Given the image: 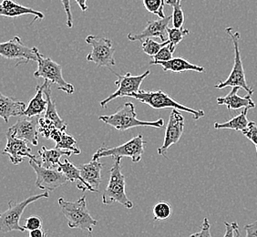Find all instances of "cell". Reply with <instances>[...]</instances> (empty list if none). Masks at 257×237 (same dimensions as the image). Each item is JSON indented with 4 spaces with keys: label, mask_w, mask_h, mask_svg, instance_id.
Segmentation results:
<instances>
[{
    "label": "cell",
    "mask_w": 257,
    "mask_h": 237,
    "mask_svg": "<svg viewBox=\"0 0 257 237\" xmlns=\"http://www.w3.org/2000/svg\"><path fill=\"white\" fill-rule=\"evenodd\" d=\"M7 137V144L3 151V154L8 155L10 159V162L14 165H18L24 162L25 158L33 159L37 161L34 154L31 153V149L28 146V142L23 139L18 138L7 131L6 133Z\"/></svg>",
    "instance_id": "cell-14"
},
{
    "label": "cell",
    "mask_w": 257,
    "mask_h": 237,
    "mask_svg": "<svg viewBox=\"0 0 257 237\" xmlns=\"http://www.w3.org/2000/svg\"><path fill=\"white\" fill-rule=\"evenodd\" d=\"M250 108H243L241 113L233 117V118L229 120L225 123L220 124V123H215L213 124V128L216 130H233L236 132H242L248 126V124L250 121H248L247 113Z\"/></svg>",
    "instance_id": "cell-27"
},
{
    "label": "cell",
    "mask_w": 257,
    "mask_h": 237,
    "mask_svg": "<svg viewBox=\"0 0 257 237\" xmlns=\"http://www.w3.org/2000/svg\"><path fill=\"white\" fill-rule=\"evenodd\" d=\"M58 169L60 170V172L64 173L66 177L69 179V181L77 182V187L80 191H82V192L89 191L92 193H97L94 189L89 185V183H86V181L81 176L79 167H76L74 164L70 163L68 159H65L63 163H60V166Z\"/></svg>",
    "instance_id": "cell-23"
},
{
    "label": "cell",
    "mask_w": 257,
    "mask_h": 237,
    "mask_svg": "<svg viewBox=\"0 0 257 237\" xmlns=\"http://www.w3.org/2000/svg\"><path fill=\"white\" fill-rule=\"evenodd\" d=\"M99 120L103 122L104 124H108L116 130L122 132L136 127L162 128L164 125L163 118H159L157 121L153 122H144L138 120L137 112L133 102H126L115 113L99 116Z\"/></svg>",
    "instance_id": "cell-2"
},
{
    "label": "cell",
    "mask_w": 257,
    "mask_h": 237,
    "mask_svg": "<svg viewBox=\"0 0 257 237\" xmlns=\"http://www.w3.org/2000/svg\"><path fill=\"white\" fill-rule=\"evenodd\" d=\"M184 131V118L179 109H173L170 114L168 124L165 130L163 144L158 149V154L167 157L169 148L173 144H178L180 139L183 136Z\"/></svg>",
    "instance_id": "cell-13"
},
{
    "label": "cell",
    "mask_w": 257,
    "mask_h": 237,
    "mask_svg": "<svg viewBox=\"0 0 257 237\" xmlns=\"http://www.w3.org/2000/svg\"><path fill=\"white\" fill-rule=\"evenodd\" d=\"M44 83L42 85H37L36 87V94L31 99L29 105L27 106L25 112L23 116L27 117H36L41 114L45 113L47 106H48V99L47 97H43L44 94Z\"/></svg>",
    "instance_id": "cell-24"
},
{
    "label": "cell",
    "mask_w": 257,
    "mask_h": 237,
    "mask_svg": "<svg viewBox=\"0 0 257 237\" xmlns=\"http://www.w3.org/2000/svg\"><path fill=\"white\" fill-rule=\"evenodd\" d=\"M176 48H177V46L171 43L169 40L168 43L165 46H163L158 53L154 56V60L155 61H168L170 59H173V55L176 50Z\"/></svg>",
    "instance_id": "cell-32"
},
{
    "label": "cell",
    "mask_w": 257,
    "mask_h": 237,
    "mask_svg": "<svg viewBox=\"0 0 257 237\" xmlns=\"http://www.w3.org/2000/svg\"><path fill=\"white\" fill-rule=\"evenodd\" d=\"M210 228H211L210 222L208 221L207 218H204L201 230H200L199 232L193 233L191 236L211 237L212 236V234H211V232H210Z\"/></svg>",
    "instance_id": "cell-38"
},
{
    "label": "cell",
    "mask_w": 257,
    "mask_h": 237,
    "mask_svg": "<svg viewBox=\"0 0 257 237\" xmlns=\"http://www.w3.org/2000/svg\"><path fill=\"white\" fill-rule=\"evenodd\" d=\"M42 220L41 218L37 216V215H33V216H30L27 218L25 220V227L26 231H32L35 229H39V228H42Z\"/></svg>",
    "instance_id": "cell-36"
},
{
    "label": "cell",
    "mask_w": 257,
    "mask_h": 237,
    "mask_svg": "<svg viewBox=\"0 0 257 237\" xmlns=\"http://www.w3.org/2000/svg\"><path fill=\"white\" fill-rule=\"evenodd\" d=\"M74 153L69 150L64 149L57 148L48 149L43 146L39 151V157L36 162L40 163L42 166L46 168L57 169L59 168L60 163V158L62 156L69 157Z\"/></svg>",
    "instance_id": "cell-19"
},
{
    "label": "cell",
    "mask_w": 257,
    "mask_h": 237,
    "mask_svg": "<svg viewBox=\"0 0 257 237\" xmlns=\"http://www.w3.org/2000/svg\"><path fill=\"white\" fill-rule=\"evenodd\" d=\"M240 87H232V90L230 93L227 94L224 97H219L217 98V104L219 106L225 105L227 107L228 110L231 109H243V108H250L253 109L255 108V102L252 99V94H247L244 97H240L238 95Z\"/></svg>",
    "instance_id": "cell-18"
},
{
    "label": "cell",
    "mask_w": 257,
    "mask_h": 237,
    "mask_svg": "<svg viewBox=\"0 0 257 237\" xmlns=\"http://www.w3.org/2000/svg\"><path fill=\"white\" fill-rule=\"evenodd\" d=\"M173 20V16L165 17L164 19L148 21L146 28L139 33H130L127 36L130 41L144 40L149 38H159L163 41L168 40V25Z\"/></svg>",
    "instance_id": "cell-15"
},
{
    "label": "cell",
    "mask_w": 257,
    "mask_h": 237,
    "mask_svg": "<svg viewBox=\"0 0 257 237\" xmlns=\"http://www.w3.org/2000/svg\"><path fill=\"white\" fill-rule=\"evenodd\" d=\"M144 135L138 134L134 138L128 141L127 143L119 145L113 148H107L105 145H102L96 153L93 154V160H99L102 157H120V158H131L134 163L141 162L143 154L144 153L145 146Z\"/></svg>",
    "instance_id": "cell-8"
},
{
    "label": "cell",
    "mask_w": 257,
    "mask_h": 237,
    "mask_svg": "<svg viewBox=\"0 0 257 237\" xmlns=\"http://www.w3.org/2000/svg\"><path fill=\"white\" fill-rule=\"evenodd\" d=\"M144 6L150 13L158 16L160 19L165 18L163 0H144Z\"/></svg>",
    "instance_id": "cell-31"
},
{
    "label": "cell",
    "mask_w": 257,
    "mask_h": 237,
    "mask_svg": "<svg viewBox=\"0 0 257 237\" xmlns=\"http://www.w3.org/2000/svg\"><path fill=\"white\" fill-rule=\"evenodd\" d=\"M75 1H76V3L78 4V6L79 7V9L81 10L82 12L87 11L88 9H89L88 4H87V0H75Z\"/></svg>",
    "instance_id": "cell-42"
},
{
    "label": "cell",
    "mask_w": 257,
    "mask_h": 237,
    "mask_svg": "<svg viewBox=\"0 0 257 237\" xmlns=\"http://www.w3.org/2000/svg\"><path fill=\"white\" fill-rule=\"evenodd\" d=\"M154 217L157 221H163L171 217L173 213V209L171 204L166 202H160L153 208Z\"/></svg>",
    "instance_id": "cell-29"
},
{
    "label": "cell",
    "mask_w": 257,
    "mask_h": 237,
    "mask_svg": "<svg viewBox=\"0 0 257 237\" xmlns=\"http://www.w3.org/2000/svg\"><path fill=\"white\" fill-rule=\"evenodd\" d=\"M182 1L183 0H165V4L173 8V28L177 29L183 28L185 20L182 9Z\"/></svg>",
    "instance_id": "cell-28"
},
{
    "label": "cell",
    "mask_w": 257,
    "mask_h": 237,
    "mask_svg": "<svg viewBox=\"0 0 257 237\" xmlns=\"http://www.w3.org/2000/svg\"><path fill=\"white\" fill-rule=\"evenodd\" d=\"M26 109L27 106L24 102L15 100L12 98L4 96L3 94L0 95V116L4 118L7 124L11 117L23 116Z\"/></svg>",
    "instance_id": "cell-22"
},
{
    "label": "cell",
    "mask_w": 257,
    "mask_h": 237,
    "mask_svg": "<svg viewBox=\"0 0 257 237\" xmlns=\"http://www.w3.org/2000/svg\"><path fill=\"white\" fill-rule=\"evenodd\" d=\"M63 8H64L66 16H67V26L69 29L73 27V18H72V13H71V7H70V0H60Z\"/></svg>",
    "instance_id": "cell-39"
},
{
    "label": "cell",
    "mask_w": 257,
    "mask_h": 237,
    "mask_svg": "<svg viewBox=\"0 0 257 237\" xmlns=\"http://www.w3.org/2000/svg\"><path fill=\"white\" fill-rule=\"evenodd\" d=\"M51 83L48 80L44 81V94L45 96L47 97L48 99V106H47V109L45 111V117L49 118L51 122L54 123L55 125L57 128L60 129V130H64L67 131V127L68 124L65 123L62 118H60V115L57 111V107H56V103L54 100L52 99V93H51Z\"/></svg>",
    "instance_id": "cell-25"
},
{
    "label": "cell",
    "mask_w": 257,
    "mask_h": 237,
    "mask_svg": "<svg viewBox=\"0 0 257 237\" xmlns=\"http://www.w3.org/2000/svg\"><path fill=\"white\" fill-rule=\"evenodd\" d=\"M57 128L53 122H51L50 120L46 118L45 116L40 117L39 118V132L43 137L47 139H50L52 132L55 129Z\"/></svg>",
    "instance_id": "cell-33"
},
{
    "label": "cell",
    "mask_w": 257,
    "mask_h": 237,
    "mask_svg": "<svg viewBox=\"0 0 257 237\" xmlns=\"http://www.w3.org/2000/svg\"><path fill=\"white\" fill-rule=\"evenodd\" d=\"M128 98L137 99L142 103L146 104L154 109H176L181 111H185L187 113L192 114L194 121H198L204 117L205 115V112L202 109H192L185 105L179 103L163 90L146 91V90L140 89L138 92L131 94Z\"/></svg>",
    "instance_id": "cell-3"
},
{
    "label": "cell",
    "mask_w": 257,
    "mask_h": 237,
    "mask_svg": "<svg viewBox=\"0 0 257 237\" xmlns=\"http://www.w3.org/2000/svg\"><path fill=\"white\" fill-rule=\"evenodd\" d=\"M225 32L227 33L228 36L231 38L233 44V49H234V62H233V67H232L231 73L228 76L227 79L224 81H220L214 87L216 89H222L227 87H240L241 89H243L247 91L248 94H253V89L249 87L246 78H245V73L243 69V65H242V58H241V51H240V45L239 41L241 39V35L237 31H234L232 28L228 27L225 29Z\"/></svg>",
    "instance_id": "cell-5"
},
{
    "label": "cell",
    "mask_w": 257,
    "mask_h": 237,
    "mask_svg": "<svg viewBox=\"0 0 257 237\" xmlns=\"http://www.w3.org/2000/svg\"><path fill=\"white\" fill-rule=\"evenodd\" d=\"M34 117L24 116L20 118L13 126L8 129L11 134L18 138L23 139L32 145L39 144V120Z\"/></svg>",
    "instance_id": "cell-16"
},
{
    "label": "cell",
    "mask_w": 257,
    "mask_h": 237,
    "mask_svg": "<svg viewBox=\"0 0 257 237\" xmlns=\"http://www.w3.org/2000/svg\"><path fill=\"white\" fill-rule=\"evenodd\" d=\"M61 212L68 221L69 227L80 229L82 231L93 232V228L97 225L98 221L91 217L87 208L86 196H82L77 201H67L60 197L58 200Z\"/></svg>",
    "instance_id": "cell-1"
},
{
    "label": "cell",
    "mask_w": 257,
    "mask_h": 237,
    "mask_svg": "<svg viewBox=\"0 0 257 237\" xmlns=\"http://www.w3.org/2000/svg\"><path fill=\"white\" fill-rule=\"evenodd\" d=\"M243 136H245L246 138L252 142V144L255 146L257 153V124L253 121H250L248 126L244 129L243 131L241 132Z\"/></svg>",
    "instance_id": "cell-35"
},
{
    "label": "cell",
    "mask_w": 257,
    "mask_h": 237,
    "mask_svg": "<svg viewBox=\"0 0 257 237\" xmlns=\"http://www.w3.org/2000/svg\"><path fill=\"white\" fill-rule=\"evenodd\" d=\"M256 167H257V164H256Z\"/></svg>",
    "instance_id": "cell-44"
},
{
    "label": "cell",
    "mask_w": 257,
    "mask_h": 237,
    "mask_svg": "<svg viewBox=\"0 0 257 237\" xmlns=\"http://www.w3.org/2000/svg\"><path fill=\"white\" fill-rule=\"evenodd\" d=\"M36 79L43 78L45 80L55 84L57 88L67 94L74 93L75 88L71 83L65 80L62 75V68L54 60L46 58L38 50V69L34 72Z\"/></svg>",
    "instance_id": "cell-7"
},
{
    "label": "cell",
    "mask_w": 257,
    "mask_h": 237,
    "mask_svg": "<svg viewBox=\"0 0 257 237\" xmlns=\"http://www.w3.org/2000/svg\"><path fill=\"white\" fill-rule=\"evenodd\" d=\"M150 65H160L163 67L164 71H172L175 73L184 72V71H196V72H205V69L202 66L193 64L189 62L187 59L183 58H173L168 61H155L151 60Z\"/></svg>",
    "instance_id": "cell-21"
},
{
    "label": "cell",
    "mask_w": 257,
    "mask_h": 237,
    "mask_svg": "<svg viewBox=\"0 0 257 237\" xmlns=\"http://www.w3.org/2000/svg\"><path fill=\"white\" fill-rule=\"evenodd\" d=\"M244 229H245V231H246V236L257 237V221L252 222V223H249L247 225H245Z\"/></svg>",
    "instance_id": "cell-40"
},
{
    "label": "cell",
    "mask_w": 257,
    "mask_h": 237,
    "mask_svg": "<svg viewBox=\"0 0 257 237\" xmlns=\"http://www.w3.org/2000/svg\"><path fill=\"white\" fill-rule=\"evenodd\" d=\"M103 167V163H100L99 160L93 159H91L89 163L79 166L81 176L97 193L99 192V185L101 183V171Z\"/></svg>",
    "instance_id": "cell-20"
},
{
    "label": "cell",
    "mask_w": 257,
    "mask_h": 237,
    "mask_svg": "<svg viewBox=\"0 0 257 237\" xmlns=\"http://www.w3.org/2000/svg\"><path fill=\"white\" fill-rule=\"evenodd\" d=\"M168 41L169 40H167V41H163L162 43H159L157 41L153 40L152 38H149V39L144 40L142 44V48H143V50L145 54L149 55L151 57H154L161 50L163 46H165L168 43Z\"/></svg>",
    "instance_id": "cell-30"
},
{
    "label": "cell",
    "mask_w": 257,
    "mask_h": 237,
    "mask_svg": "<svg viewBox=\"0 0 257 237\" xmlns=\"http://www.w3.org/2000/svg\"><path fill=\"white\" fill-rule=\"evenodd\" d=\"M29 236L30 237H45L47 236V232H45L42 228L35 229L29 232Z\"/></svg>",
    "instance_id": "cell-41"
},
{
    "label": "cell",
    "mask_w": 257,
    "mask_h": 237,
    "mask_svg": "<svg viewBox=\"0 0 257 237\" xmlns=\"http://www.w3.org/2000/svg\"><path fill=\"white\" fill-rule=\"evenodd\" d=\"M0 15L10 19H15L20 16L33 15L35 17L34 21L45 19V15L42 12L21 5L14 0H3L0 6Z\"/></svg>",
    "instance_id": "cell-17"
},
{
    "label": "cell",
    "mask_w": 257,
    "mask_h": 237,
    "mask_svg": "<svg viewBox=\"0 0 257 237\" xmlns=\"http://www.w3.org/2000/svg\"><path fill=\"white\" fill-rule=\"evenodd\" d=\"M163 5H165V0H163Z\"/></svg>",
    "instance_id": "cell-43"
},
{
    "label": "cell",
    "mask_w": 257,
    "mask_h": 237,
    "mask_svg": "<svg viewBox=\"0 0 257 237\" xmlns=\"http://www.w3.org/2000/svg\"><path fill=\"white\" fill-rule=\"evenodd\" d=\"M50 139L56 142V147L57 148L69 150L74 154H79L81 153V151L79 150L78 145H77V141L75 140L72 135L68 134L67 131L56 128L52 132Z\"/></svg>",
    "instance_id": "cell-26"
},
{
    "label": "cell",
    "mask_w": 257,
    "mask_h": 237,
    "mask_svg": "<svg viewBox=\"0 0 257 237\" xmlns=\"http://www.w3.org/2000/svg\"><path fill=\"white\" fill-rule=\"evenodd\" d=\"M30 164L37 175L35 184L41 190L53 192L69 182V179L59 169L46 168L33 159H30Z\"/></svg>",
    "instance_id": "cell-10"
},
{
    "label": "cell",
    "mask_w": 257,
    "mask_h": 237,
    "mask_svg": "<svg viewBox=\"0 0 257 237\" xmlns=\"http://www.w3.org/2000/svg\"><path fill=\"white\" fill-rule=\"evenodd\" d=\"M38 49L37 47L29 48L21 41L19 36L0 44V54L8 59H18V64L29 63L30 61L38 62Z\"/></svg>",
    "instance_id": "cell-11"
},
{
    "label": "cell",
    "mask_w": 257,
    "mask_h": 237,
    "mask_svg": "<svg viewBox=\"0 0 257 237\" xmlns=\"http://www.w3.org/2000/svg\"><path fill=\"white\" fill-rule=\"evenodd\" d=\"M224 225H225V227H226V232L224 233V236L236 237L241 235L237 222H224Z\"/></svg>",
    "instance_id": "cell-37"
},
{
    "label": "cell",
    "mask_w": 257,
    "mask_h": 237,
    "mask_svg": "<svg viewBox=\"0 0 257 237\" xmlns=\"http://www.w3.org/2000/svg\"><path fill=\"white\" fill-rule=\"evenodd\" d=\"M114 159L112 167L109 171V183L102 193L103 204L119 203L127 209L134 208V203L128 199L125 192V176L121 173V159Z\"/></svg>",
    "instance_id": "cell-4"
},
{
    "label": "cell",
    "mask_w": 257,
    "mask_h": 237,
    "mask_svg": "<svg viewBox=\"0 0 257 237\" xmlns=\"http://www.w3.org/2000/svg\"><path fill=\"white\" fill-rule=\"evenodd\" d=\"M150 74H151V71L147 70L146 72H144V74L136 75V76L131 74L130 72L123 76L117 75L118 79L115 81V84L118 86V89L114 93L109 95L108 98L100 101V106L105 109L107 108L108 104L111 100L118 99L120 97H128L131 94L138 92L144 79H146Z\"/></svg>",
    "instance_id": "cell-12"
},
{
    "label": "cell",
    "mask_w": 257,
    "mask_h": 237,
    "mask_svg": "<svg viewBox=\"0 0 257 237\" xmlns=\"http://www.w3.org/2000/svg\"><path fill=\"white\" fill-rule=\"evenodd\" d=\"M49 197H50L49 191H45L44 193L32 195L20 203L17 201L9 202L8 210L6 212H2L0 215V230H1V232H10L12 231L25 232V227L20 225V221L21 215L25 211L26 208L28 207L30 203H35L42 198L47 199Z\"/></svg>",
    "instance_id": "cell-6"
},
{
    "label": "cell",
    "mask_w": 257,
    "mask_h": 237,
    "mask_svg": "<svg viewBox=\"0 0 257 237\" xmlns=\"http://www.w3.org/2000/svg\"><path fill=\"white\" fill-rule=\"evenodd\" d=\"M190 33V30L187 29H177V28H173L170 29L168 28V39L171 43L177 46V45L184 39Z\"/></svg>",
    "instance_id": "cell-34"
},
{
    "label": "cell",
    "mask_w": 257,
    "mask_h": 237,
    "mask_svg": "<svg viewBox=\"0 0 257 237\" xmlns=\"http://www.w3.org/2000/svg\"><path fill=\"white\" fill-rule=\"evenodd\" d=\"M86 42L92 47V50L87 55V61L94 62L98 67L110 68L116 65L114 59L116 49L109 39L89 35L86 38Z\"/></svg>",
    "instance_id": "cell-9"
}]
</instances>
